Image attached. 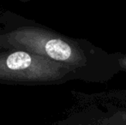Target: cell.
Listing matches in <instances>:
<instances>
[{
	"label": "cell",
	"instance_id": "obj_1",
	"mask_svg": "<svg viewBox=\"0 0 126 125\" xmlns=\"http://www.w3.org/2000/svg\"><path fill=\"white\" fill-rule=\"evenodd\" d=\"M41 59L24 52L11 53L3 61H0V76L7 79L36 80L46 75L41 68Z\"/></svg>",
	"mask_w": 126,
	"mask_h": 125
},
{
	"label": "cell",
	"instance_id": "obj_2",
	"mask_svg": "<svg viewBox=\"0 0 126 125\" xmlns=\"http://www.w3.org/2000/svg\"><path fill=\"white\" fill-rule=\"evenodd\" d=\"M44 52L57 61H67L72 56V49L66 42L58 39H51L44 45Z\"/></svg>",
	"mask_w": 126,
	"mask_h": 125
}]
</instances>
